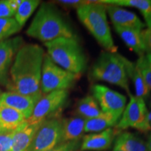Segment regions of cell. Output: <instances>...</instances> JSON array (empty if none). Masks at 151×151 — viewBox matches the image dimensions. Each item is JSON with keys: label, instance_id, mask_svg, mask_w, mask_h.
I'll list each match as a JSON object with an SVG mask.
<instances>
[{"label": "cell", "instance_id": "cell-9", "mask_svg": "<svg viewBox=\"0 0 151 151\" xmlns=\"http://www.w3.org/2000/svg\"><path fill=\"white\" fill-rule=\"evenodd\" d=\"M68 96V90H55L43 94L36 104L32 114L27 120V123H40L50 117L58 115V111L65 105Z\"/></svg>", "mask_w": 151, "mask_h": 151}, {"label": "cell", "instance_id": "cell-32", "mask_svg": "<svg viewBox=\"0 0 151 151\" xmlns=\"http://www.w3.org/2000/svg\"><path fill=\"white\" fill-rule=\"evenodd\" d=\"M147 146H148L149 150L151 151V132L150 133V134L148 136V141L146 142Z\"/></svg>", "mask_w": 151, "mask_h": 151}, {"label": "cell", "instance_id": "cell-14", "mask_svg": "<svg viewBox=\"0 0 151 151\" xmlns=\"http://www.w3.org/2000/svg\"><path fill=\"white\" fill-rule=\"evenodd\" d=\"M106 8L114 27L130 28L139 31H142L146 27V24L134 13L114 5H106Z\"/></svg>", "mask_w": 151, "mask_h": 151}, {"label": "cell", "instance_id": "cell-35", "mask_svg": "<svg viewBox=\"0 0 151 151\" xmlns=\"http://www.w3.org/2000/svg\"><path fill=\"white\" fill-rule=\"evenodd\" d=\"M148 120L150 122V123L151 122V111L148 113Z\"/></svg>", "mask_w": 151, "mask_h": 151}, {"label": "cell", "instance_id": "cell-33", "mask_svg": "<svg viewBox=\"0 0 151 151\" xmlns=\"http://www.w3.org/2000/svg\"><path fill=\"white\" fill-rule=\"evenodd\" d=\"M147 61L148 62V65L151 68V54L150 55H146Z\"/></svg>", "mask_w": 151, "mask_h": 151}, {"label": "cell", "instance_id": "cell-1", "mask_svg": "<svg viewBox=\"0 0 151 151\" xmlns=\"http://www.w3.org/2000/svg\"><path fill=\"white\" fill-rule=\"evenodd\" d=\"M44 55L43 48L37 44H24L19 49L9 71V91L42 97L41 78Z\"/></svg>", "mask_w": 151, "mask_h": 151}, {"label": "cell", "instance_id": "cell-31", "mask_svg": "<svg viewBox=\"0 0 151 151\" xmlns=\"http://www.w3.org/2000/svg\"><path fill=\"white\" fill-rule=\"evenodd\" d=\"M65 8L68 9H78L81 6L89 2V1H81V0H60L55 1Z\"/></svg>", "mask_w": 151, "mask_h": 151}, {"label": "cell", "instance_id": "cell-19", "mask_svg": "<svg viewBox=\"0 0 151 151\" xmlns=\"http://www.w3.org/2000/svg\"><path fill=\"white\" fill-rule=\"evenodd\" d=\"M114 146L126 151H150L146 142L139 136L129 132H120L115 139Z\"/></svg>", "mask_w": 151, "mask_h": 151}, {"label": "cell", "instance_id": "cell-22", "mask_svg": "<svg viewBox=\"0 0 151 151\" xmlns=\"http://www.w3.org/2000/svg\"><path fill=\"white\" fill-rule=\"evenodd\" d=\"M120 118L109 113H102L97 118L86 120L85 132H100L104 130L116 127Z\"/></svg>", "mask_w": 151, "mask_h": 151}, {"label": "cell", "instance_id": "cell-34", "mask_svg": "<svg viewBox=\"0 0 151 151\" xmlns=\"http://www.w3.org/2000/svg\"><path fill=\"white\" fill-rule=\"evenodd\" d=\"M112 151H126V150H123V149L120 148V147H118L117 146H113V149Z\"/></svg>", "mask_w": 151, "mask_h": 151}, {"label": "cell", "instance_id": "cell-16", "mask_svg": "<svg viewBox=\"0 0 151 151\" xmlns=\"http://www.w3.org/2000/svg\"><path fill=\"white\" fill-rule=\"evenodd\" d=\"M41 123L30 124L26 120L19 126L15 130L11 151H27Z\"/></svg>", "mask_w": 151, "mask_h": 151}, {"label": "cell", "instance_id": "cell-26", "mask_svg": "<svg viewBox=\"0 0 151 151\" xmlns=\"http://www.w3.org/2000/svg\"><path fill=\"white\" fill-rule=\"evenodd\" d=\"M22 0H0V18L14 17Z\"/></svg>", "mask_w": 151, "mask_h": 151}, {"label": "cell", "instance_id": "cell-2", "mask_svg": "<svg viewBox=\"0 0 151 151\" xmlns=\"http://www.w3.org/2000/svg\"><path fill=\"white\" fill-rule=\"evenodd\" d=\"M26 33L43 43L59 38H77L71 24L53 3L41 4Z\"/></svg>", "mask_w": 151, "mask_h": 151}, {"label": "cell", "instance_id": "cell-25", "mask_svg": "<svg viewBox=\"0 0 151 151\" xmlns=\"http://www.w3.org/2000/svg\"><path fill=\"white\" fill-rule=\"evenodd\" d=\"M22 28L14 17L0 18V41L10 39L11 36L19 32Z\"/></svg>", "mask_w": 151, "mask_h": 151}, {"label": "cell", "instance_id": "cell-24", "mask_svg": "<svg viewBox=\"0 0 151 151\" xmlns=\"http://www.w3.org/2000/svg\"><path fill=\"white\" fill-rule=\"evenodd\" d=\"M40 4L39 0H22L14 16V18L21 27H23Z\"/></svg>", "mask_w": 151, "mask_h": 151}, {"label": "cell", "instance_id": "cell-13", "mask_svg": "<svg viewBox=\"0 0 151 151\" xmlns=\"http://www.w3.org/2000/svg\"><path fill=\"white\" fill-rule=\"evenodd\" d=\"M42 97L25 95L16 92H6L1 94L0 104L7 106L18 111L29 119L32 114L36 104Z\"/></svg>", "mask_w": 151, "mask_h": 151}, {"label": "cell", "instance_id": "cell-12", "mask_svg": "<svg viewBox=\"0 0 151 151\" xmlns=\"http://www.w3.org/2000/svg\"><path fill=\"white\" fill-rule=\"evenodd\" d=\"M120 133V131L111 127L100 132L85 135L81 140L80 151H104L108 150L112 146L115 138Z\"/></svg>", "mask_w": 151, "mask_h": 151}, {"label": "cell", "instance_id": "cell-17", "mask_svg": "<svg viewBox=\"0 0 151 151\" xmlns=\"http://www.w3.org/2000/svg\"><path fill=\"white\" fill-rule=\"evenodd\" d=\"M122 60L125 66L126 72H127L128 78H130L134 85L136 91L135 96L142 98L144 100L148 99L150 96V90L145 83L142 75L136 64L130 62L123 56H122Z\"/></svg>", "mask_w": 151, "mask_h": 151}, {"label": "cell", "instance_id": "cell-27", "mask_svg": "<svg viewBox=\"0 0 151 151\" xmlns=\"http://www.w3.org/2000/svg\"><path fill=\"white\" fill-rule=\"evenodd\" d=\"M135 64L140 71L145 83L151 91V68L147 61L146 55L139 56V59Z\"/></svg>", "mask_w": 151, "mask_h": 151}, {"label": "cell", "instance_id": "cell-36", "mask_svg": "<svg viewBox=\"0 0 151 151\" xmlns=\"http://www.w3.org/2000/svg\"><path fill=\"white\" fill-rule=\"evenodd\" d=\"M1 94H2V92H1V90H0V100H1Z\"/></svg>", "mask_w": 151, "mask_h": 151}, {"label": "cell", "instance_id": "cell-30", "mask_svg": "<svg viewBox=\"0 0 151 151\" xmlns=\"http://www.w3.org/2000/svg\"><path fill=\"white\" fill-rule=\"evenodd\" d=\"M141 36L144 46L145 54H151V26L141 31Z\"/></svg>", "mask_w": 151, "mask_h": 151}, {"label": "cell", "instance_id": "cell-5", "mask_svg": "<svg viewBox=\"0 0 151 151\" xmlns=\"http://www.w3.org/2000/svg\"><path fill=\"white\" fill-rule=\"evenodd\" d=\"M90 76L94 81H102L116 85L131 94L129 78L126 72L122 55L118 53L102 52L92 66Z\"/></svg>", "mask_w": 151, "mask_h": 151}, {"label": "cell", "instance_id": "cell-29", "mask_svg": "<svg viewBox=\"0 0 151 151\" xmlns=\"http://www.w3.org/2000/svg\"><path fill=\"white\" fill-rule=\"evenodd\" d=\"M81 140L60 143L48 151H80Z\"/></svg>", "mask_w": 151, "mask_h": 151}, {"label": "cell", "instance_id": "cell-28", "mask_svg": "<svg viewBox=\"0 0 151 151\" xmlns=\"http://www.w3.org/2000/svg\"><path fill=\"white\" fill-rule=\"evenodd\" d=\"M15 130L0 129V151H11Z\"/></svg>", "mask_w": 151, "mask_h": 151}, {"label": "cell", "instance_id": "cell-3", "mask_svg": "<svg viewBox=\"0 0 151 151\" xmlns=\"http://www.w3.org/2000/svg\"><path fill=\"white\" fill-rule=\"evenodd\" d=\"M44 45L50 59L63 69L78 75L86 70L88 58L78 38H59Z\"/></svg>", "mask_w": 151, "mask_h": 151}, {"label": "cell", "instance_id": "cell-4", "mask_svg": "<svg viewBox=\"0 0 151 151\" xmlns=\"http://www.w3.org/2000/svg\"><path fill=\"white\" fill-rule=\"evenodd\" d=\"M78 18L81 23L93 36L99 44L106 52L116 53L115 45L106 16V5L98 1L89 2L76 9Z\"/></svg>", "mask_w": 151, "mask_h": 151}, {"label": "cell", "instance_id": "cell-6", "mask_svg": "<svg viewBox=\"0 0 151 151\" xmlns=\"http://www.w3.org/2000/svg\"><path fill=\"white\" fill-rule=\"evenodd\" d=\"M80 76L63 69L45 53L41 71V92L46 94L55 90H68L78 80Z\"/></svg>", "mask_w": 151, "mask_h": 151}, {"label": "cell", "instance_id": "cell-21", "mask_svg": "<svg viewBox=\"0 0 151 151\" xmlns=\"http://www.w3.org/2000/svg\"><path fill=\"white\" fill-rule=\"evenodd\" d=\"M98 2L106 5L134 7L142 14L147 27L151 26V1L150 0H99Z\"/></svg>", "mask_w": 151, "mask_h": 151}, {"label": "cell", "instance_id": "cell-10", "mask_svg": "<svg viewBox=\"0 0 151 151\" xmlns=\"http://www.w3.org/2000/svg\"><path fill=\"white\" fill-rule=\"evenodd\" d=\"M92 97L96 99L104 113H109L121 118L126 107L127 98L103 85L95 84L91 88Z\"/></svg>", "mask_w": 151, "mask_h": 151}, {"label": "cell", "instance_id": "cell-15", "mask_svg": "<svg viewBox=\"0 0 151 151\" xmlns=\"http://www.w3.org/2000/svg\"><path fill=\"white\" fill-rule=\"evenodd\" d=\"M86 120L78 115L62 118L60 143L81 140L83 137Z\"/></svg>", "mask_w": 151, "mask_h": 151}, {"label": "cell", "instance_id": "cell-7", "mask_svg": "<svg viewBox=\"0 0 151 151\" xmlns=\"http://www.w3.org/2000/svg\"><path fill=\"white\" fill-rule=\"evenodd\" d=\"M130 101L122 113L120 120L116 124L119 131L134 128L141 132L151 131V125L148 120V111L145 100L142 98L129 94Z\"/></svg>", "mask_w": 151, "mask_h": 151}, {"label": "cell", "instance_id": "cell-23", "mask_svg": "<svg viewBox=\"0 0 151 151\" xmlns=\"http://www.w3.org/2000/svg\"><path fill=\"white\" fill-rule=\"evenodd\" d=\"M76 112L86 120L97 118L103 113L97 101L91 95L79 100L76 104Z\"/></svg>", "mask_w": 151, "mask_h": 151}, {"label": "cell", "instance_id": "cell-8", "mask_svg": "<svg viewBox=\"0 0 151 151\" xmlns=\"http://www.w3.org/2000/svg\"><path fill=\"white\" fill-rule=\"evenodd\" d=\"M62 120L55 115L43 121L27 151H48L60 143Z\"/></svg>", "mask_w": 151, "mask_h": 151}, {"label": "cell", "instance_id": "cell-20", "mask_svg": "<svg viewBox=\"0 0 151 151\" xmlns=\"http://www.w3.org/2000/svg\"><path fill=\"white\" fill-rule=\"evenodd\" d=\"M27 120L22 113L7 106L0 104V127L15 130Z\"/></svg>", "mask_w": 151, "mask_h": 151}, {"label": "cell", "instance_id": "cell-11", "mask_svg": "<svg viewBox=\"0 0 151 151\" xmlns=\"http://www.w3.org/2000/svg\"><path fill=\"white\" fill-rule=\"evenodd\" d=\"M24 45L23 39L16 37L0 41V83L8 84L9 72L18 50Z\"/></svg>", "mask_w": 151, "mask_h": 151}, {"label": "cell", "instance_id": "cell-39", "mask_svg": "<svg viewBox=\"0 0 151 151\" xmlns=\"http://www.w3.org/2000/svg\"><path fill=\"white\" fill-rule=\"evenodd\" d=\"M150 125H151V122H150Z\"/></svg>", "mask_w": 151, "mask_h": 151}, {"label": "cell", "instance_id": "cell-37", "mask_svg": "<svg viewBox=\"0 0 151 151\" xmlns=\"http://www.w3.org/2000/svg\"><path fill=\"white\" fill-rule=\"evenodd\" d=\"M150 105H151V99H150Z\"/></svg>", "mask_w": 151, "mask_h": 151}, {"label": "cell", "instance_id": "cell-18", "mask_svg": "<svg viewBox=\"0 0 151 151\" xmlns=\"http://www.w3.org/2000/svg\"><path fill=\"white\" fill-rule=\"evenodd\" d=\"M114 28L128 48L139 55V56L146 55L141 39V31L120 27H114Z\"/></svg>", "mask_w": 151, "mask_h": 151}, {"label": "cell", "instance_id": "cell-38", "mask_svg": "<svg viewBox=\"0 0 151 151\" xmlns=\"http://www.w3.org/2000/svg\"><path fill=\"white\" fill-rule=\"evenodd\" d=\"M0 129H1V127H0Z\"/></svg>", "mask_w": 151, "mask_h": 151}]
</instances>
